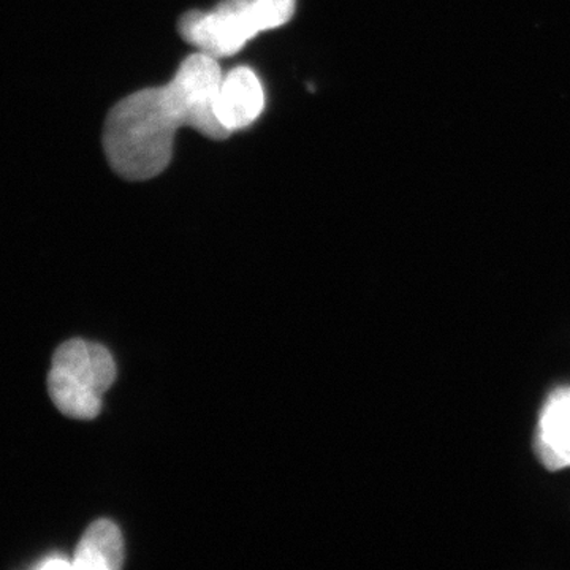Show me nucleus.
<instances>
[{"mask_svg": "<svg viewBox=\"0 0 570 570\" xmlns=\"http://www.w3.org/2000/svg\"><path fill=\"white\" fill-rule=\"evenodd\" d=\"M220 81L217 59L195 52L168 85L142 89L116 104L104 132L112 170L129 181L163 174L174 156L175 134L181 126L194 127L212 140L227 138L230 134L214 111Z\"/></svg>", "mask_w": 570, "mask_h": 570, "instance_id": "1", "label": "nucleus"}, {"mask_svg": "<svg viewBox=\"0 0 570 570\" xmlns=\"http://www.w3.org/2000/svg\"><path fill=\"white\" fill-rule=\"evenodd\" d=\"M295 0H224L209 11H189L178 31L187 43L214 59L242 51L257 33L292 20Z\"/></svg>", "mask_w": 570, "mask_h": 570, "instance_id": "2", "label": "nucleus"}, {"mask_svg": "<svg viewBox=\"0 0 570 570\" xmlns=\"http://www.w3.org/2000/svg\"><path fill=\"white\" fill-rule=\"evenodd\" d=\"M265 107V94L257 75L247 67L234 69L227 77H223L219 91H217V119L228 134L246 129L257 121Z\"/></svg>", "mask_w": 570, "mask_h": 570, "instance_id": "3", "label": "nucleus"}, {"mask_svg": "<svg viewBox=\"0 0 570 570\" xmlns=\"http://www.w3.org/2000/svg\"><path fill=\"white\" fill-rule=\"evenodd\" d=\"M535 452L550 471L570 468V389L557 390L543 406Z\"/></svg>", "mask_w": 570, "mask_h": 570, "instance_id": "4", "label": "nucleus"}, {"mask_svg": "<svg viewBox=\"0 0 570 570\" xmlns=\"http://www.w3.org/2000/svg\"><path fill=\"white\" fill-rule=\"evenodd\" d=\"M52 367L66 371L100 395L111 387L116 379V365L110 351L85 340H70L61 344L52 356Z\"/></svg>", "mask_w": 570, "mask_h": 570, "instance_id": "5", "label": "nucleus"}, {"mask_svg": "<svg viewBox=\"0 0 570 570\" xmlns=\"http://www.w3.org/2000/svg\"><path fill=\"white\" fill-rule=\"evenodd\" d=\"M122 562L121 531L110 520H97L82 534L71 564L80 570H116Z\"/></svg>", "mask_w": 570, "mask_h": 570, "instance_id": "6", "label": "nucleus"}, {"mask_svg": "<svg viewBox=\"0 0 570 570\" xmlns=\"http://www.w3.org/2000/svg\"><path fill=\"white\" fill-rule=\"evenodd\" d=\"M48 392L56 407L71 419L91 420L102 411L100 393L58 367L48 374Z\"/></svg>", "mask_w": 570, "mask_h": 570, "instance_id": "7", "label": "nucleus"}, {"mask_svg": "<svg viewBox=\"0 0 570 570\" xmlns=\"http://www.w3.org/2000/svg\"><path fill=\"white\" fill-rule=\"evenodd\" d=\"M73 564L62 554H51V557L45 558L43 561L36 564V569L51 570V569H70Z\"/></svg>", "mask_w": 570, "mask_h": 570, "instance_id": "8", "label": "nucleus"}]
</instances>
